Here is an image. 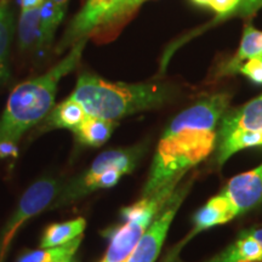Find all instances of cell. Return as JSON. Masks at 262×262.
I'll return each mask as SVG.
<instances>
[{"mask_svg": "<svg viewBox=\"0 0 262 262\" xmlns=\"http://www.w3.org/2000/svg\"><path fill=\"white\" fill-rule=\"evenodd\" d=\"M231 97L226 91L211 94L173 118L160 137L141 196L183 178L214 152L219 124L228 110Z\"/></svg>", "mask_w": 262, "mask_h": 262, "instance_id": "cell-1", "label": "cell"}, {"mask_svg": "<svg viewBox=\"0 0 262 262\" xmlns=\"http://www.w3.org/2000/svg\"><path fill=\"white\" fill-rule=\"evenodd\" d=\"M88 39L74 42L67 56L47 73L26 80L12 90L0 118V141L18 143L31 127L48 116L54 107L58 83L79 63Z\"/></svg>", "mask_w": 262, "mask_h": 262, "instance_id": "cell-2", "label": "cell"}, {"mask_svg": "<svg viewBox=\"0 0 262 262\" xmlns=\"http://www.w3.org/2000/svg\"><path fill=\"white\" fill-rule=\"evenodd\" d=\"M71 96L83 104L89 116L117 120L163 106L171 97V88L163 83H111L84 72Z\"/></svg>", "mask_w": 262, "mask_h": 262, "instance_id": "cell-3", "label": "cell"}, {"mask_svg": "<svg viewBox=\"0 0 262 262\" xmlns=\"http://www.w3.org/2000/svg\"><path fill=\"white\" fill-rule=\"evenodd\" d=\"M262 203V163L250 171L239 173L226 183L193 216V229L183 241L206 229L227 224Z\"/></svg>", "mask_w": 262, "mask_h": 262, "instance_id": "cell-4", "label": "cell"}, {"mask_svg": "<svg viewBox=\"0 0 262 262\" xmlns=\"http://www.w3.org/2000/svg\"><path fill=\"white\" fill-rule=\"evenodd\" d=\"M181 179L164 186L147 196H141L135 204L126 206L122 210L124 224L113 229L108 235L110 245L101 262H125L130 256L140 238L149 227L152 221L168 202L170 195L178 188Z\"/></svg>", "mask_w": 262, "mask_h": 262, "instance_id": "cell-5", "label": "cell"}, {"mask_svg": "<svg viewBox=\"0 0 262 262\" xmlns=\"http://www.w3.org/2000/svg\"><path fill=\"white\" fill-rule=\"evenodd\" d=\"M262 148V95L227 110L217 127L216 162L222 165L235 153Z\"/></svg>", "mask_w": 262, "mask_h": 262, "instance_id": "cell-6", "label": "cell"}, {"mask_svg": "<svg viewBox=\"0 0 262 262\" xmlns=\"http://www.w3.org/2000/svg\"><path fill=\"white\" fill-rule=\"evenodd\" d=\"M142 146L133 147L125 149H110L102 152L86 171L72 180L67 185L62 186V189L58 193L49 209H60L67 206L78 199L85 196V189L91 181H94L98 175L103 173L107 170H118L124 175L130 173L136 168L137 163L143 155Z\"/></svg>", "mask_w": 262, "mask_h": 262, "instance_id": "cell-7", "label": "cell"}, {"mask_svg": "<svg viewBox=\"0 0 262 262\" xmlns=\"http://www.w3.org/2000/svg\"><path fill=\"white\" fill-rule=\"evenodd\" d=\"M62 189V182L56 179H41L22 195L14 214L10 216L0 231V262H4L15 234L32 217L48 209Z\"/></svg>", "mask_w": 262, "mask_h": 262, "instance_id": "cell-8", "label": "cell"}, {"mask_svg": "<svg viewBox=\"0 0 262 262\" xmlns=\"http://www.w3.org/2000/svg\"><path fill=\"white\" fill-rule=\"evenodd\" d=\"M125 0H86L79 12L74 16L62 37L56 51L62 52L83 38L104 31L118 24Z\"/></svg>", "mask_w": 262, "mask_h": 262, "instance_id": "cell-9", "label": "cell"}, {"mask_svg": "<svg viewBox=\"0 0 262 262\" xmlns=\"http://www.w3.org/2000/svg\"><path fill=\"white\" fill-rule=\"evenodd\" d=\"M189 186L191 182H188L187 185L178 186L162 210L158 212L149 227L140 238L139 243L136 244L135 249L125 262H155L157 260L169 232L170 225L175 219V215L178 214L182 202L185 201Z\"/></svg>", "mask_w": 262, "mask_h": 262, "instance_id": "cell-10", "label": "cell"}, {"mask_svg": "<svg viewBox=\"0 0 262 262\" xmlns=\"http://www.w3.org/2000/svg\"><path fill=\"white\" fill-rule=\"evenodd\" d=\"M206 262H262V226L242 232L233 243Z\"/></svg>", "mask_w": 262, "mask_h": 262, "instance_id": "cell-11", "label": "cell"}, {"mask_svg": "<svg viewBox=\"0 0 262 262\" xmlns=\"http://www.w3.org/2000/svg\"><path fill=\"white\" fill-rule=\"evenodd\" d=\"M86 117L88 113L84 110L83 104L70 96L57 106L52 107L48 116L44 118L42 129H68L73 131Z\"/></svg>", "mask_w": 262, "mask_h": 262, "instance_id": "cell-12", "label": "cell"}, {"mask_svg": "<svg viewBox=\"0 0 262 262\" xmlns=\"http://www.w3.org/2000/svg\"><path fill=\"white\" fill-rule=\"evenodd\" d=\"M116 125V120L103 119V118L88 114V117L81 122L79 126L75 127L73 133L77 140L83 145L100 147L107 142Z\"/></svg>", "mask_w": 262, "mask_h": 262, "instance_id": "cell-13", "label": "cell"}, {"mask_svg": "<svg viewBox=\"0 0 262 262\" xmlns=\"http://www.w3.org/2000/svg\"><path fill=\"white\" fill-rule=\"evenodd\" d=\"M251 58H262V32L251 25L244 28L243 38L239 45L237 54L224 67V74L238 73L241 66Z\"/></svg>", "mask_w": 262, "mask_h": 262, "instance_id": "cell-14", "label": "cell"}, {"mask_svg": "<svg viewBox=\"0 0 262 262\" xmlns=\"http://www.w3.org/2000/svg\"><path fill=\"white\" fill-rule=\"evenodd\" d=\"M81 241L83 235H79L66 244L27 251L22 254L16 262H71L79 249Z\"/></svg>", "mask_w": 262, "mask_h": 262, "instance_id": "cell-15", "label": "cell"}, {"mask_svg": "<svg viewBox=\"0 0 262 262\" xmlns=\"http://www.w3.org/2000/svg\"><path fill=\"white\" fill-rule=\"evenodd\" d=\"M85 227H86V221L83 217L49 226L41 237L40 247H56L72 242L79 235H83Z\"/></svg>", "mask_w": 262, "mask_h": 262, "instance_id": "cell-16", "label": "cell"}, {"mask_svg": "<svg viewBox=\"0 0 262 262\" xmlns=\"http://www.w3.org/2000/svg\"><path fill=\"white\" fill-rule=\"evenodd\" d=\"M62 14L52 0H44L40 10V25H39V49H49L54 41L55 32L63 19Z\"/></svg>", "mask_w": 262, "mask_h": 262, "instance_id": "cell-17", "label": "cell"}, {"mask_svg": "<svg viewBox=\"0 0 262 262\" xmlns=\"http://www.w3.org/2000/svg\"><path fill=\"white\" fill-rule=\"evenodd\" d=\"M14 34V11L10 0H0V62H8Z\"/></svg>", "mask_w": 262, "mask_h": 262, "instance_id": "cell-18", "label": "cell"}, {"mask_svg": "<svg viewBox=\"0 0 262 262\" xmlns=\"http://www.w3.org/2000/svg\"><path fill=\"white\" fill-rule=\"evenodd\" d=\"M238 73L245 75L254 84L262 85V58H251L245 61V63L239 68Z\"/></svg>", "mask_w": 262, "mask_h": 262, "instance_id": "cell-19", "label": "cell"}, {"mask_svg": "<svg viewBox=\"0 0 262 262\" xmlns=\"http://www.w3.org/2000/svg\"><path fill=\"white\" fill-rule=\"evenodd\" d=\"M241 0H211L210 8L217 15V19L231 17L232 12L237 9Z\"/></svg>", "mask_w": 262, "mask_h": 262, "instance_id": "cell-20", "label": "cell"}, {"mask_svg": "<svg viewBox=\"0 0 262 262\" xmlns=\"http://www.w3.org/2000/svg\"><path fill=\"white\" fill-rule=\"evenodd\" d=\"M262 8V0H241L237 9L231 16H250L257 12Z\"/></svg>", "mask_w": 262, "mask_h": 262, "instance_id": "cell-21", "label": "cell"}, {"mask_svg": "<svg viewBox=\"0 0 262 262\" xmlns=\"http://www.w3.org/2000/svg\"><path fill=\"white\" fill-rule=\"evenodd\" d=\"M17 145L18 143L12 142V141H0V159L17 156Z\"/></svg>", "mask_w": 262, "mask_h": 262, "instance_id": "cell-22", "label": "cell"}, {"mask_svg": "<svg viewBox=\"0 0 262 262\" xmlns=\"http://www.w3.org/2000/svg\"><path fill=\"white\" fill-rule=\"evenodd\" d=\"M145 2H147V0H125V3H124L122 8V11H120L119 14V17H118V22L122 21V19L125 18L126 16H129L130 14H133V12Z\"/></svg>", "mask_w": 262, "mask_h": 262, "instance_id": "cell-23", "label": "cell"}, {"mask_svg": "<svg viewBox=\"0 0 262 262\" xmlns=\"http://www.w3.org/2000/svg\"><path fill=\"white\" fill-rule=\"evenodd\" d=\"M42 3H44V0H21V11L41 9Z\"/></svg>", "mask_w": 262, "mask_h": 262, "instance_id": "cell-24", "label": "cell"}, {"mask_svg": "<svg viewBox=\"0 0 262 262\" xmlns=\"http://www.w3.org/2000/svg\"><path fill=\"white\" fill-rule=\"evenodd\" d=\"M10 77L8 62H0V85H3Z\"/></svg>", "mask_w": 262, "mask_h": 262, "instance_id": "cell-25", "label": "cell"}, {"mask_svg": "<svg viewBox=\"0 0 262 262\" xmlns=\"http://www.w3.org/2000/svg\"><path fill=\"white\" fill-rule=\"evenodd\" d=\"M52 3H54V4L57 6V9L60 10L62 14L64 15L66 14V9H67L70 0H52Z\"/></svg>", "mask_w": 262, "mask_h": 262, "instance_id": "cell-26", "label": "cell"}, {"mask_svg": "<svg viewBox=\"0 0 262 262\" xmlns=\"http://www.w3.org/2000/svg\"><path fill=\"white\" fill-rule=\"evenodd\" d=\"M191 2L198 6H204V8H210L211 4V0H191Z\"/></svg>", "mask_w": 262, "mask_h": 262, "instance_id": "cell-27", "label": "cell"}, {"mask_svg": "<svg viewBox=\"0 0 262 262\" xmlns=\"http://www.w3.org/2000/svg\"><path fill=\"white\" fill-rule=\"evenodd\" d=\"M71 262H72V261H71Z\"/></svg>", "mask_w": 262, "mask_h": 262, "instance_id": "cell-28", "label": "cell"}]
</instances>
